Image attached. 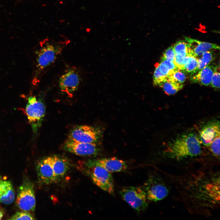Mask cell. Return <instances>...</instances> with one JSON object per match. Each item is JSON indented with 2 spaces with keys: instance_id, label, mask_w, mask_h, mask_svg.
Instances as JSON below:
<instances>
[{
  "instance_id": "obj_1",
  "label": "cell",
  "mask_w": 220,
  "mask_h": 220,
  "mask_svg": "<svg viewBox=\"0 0 220 220\" xmlns=\"http://www.w3.org/2000/svg\"><path fill=\"white\" fill-rule=\"evenodd\" d=\"M164 152L167 157L178 160L195 157L201 153V142L195 134H185L170 142Z\"/></svg>"
},
{
  "instance_id": "obj_2",
  "label": "cell",
  "mask_w": 220,
  "mask_h": 220,
  "mask_svg": "<svg viewBox=\"0 0 220 220\" xmlns=\"http://www.w3.org/2000/svg\"><path fill=\"white\" fill-rule=\"evenodd\" d=\"M84 171L93 182L102 190L114 195V181L111 173L90 160L84 163Z\"/></svg>"
},
{
  "instance_id": "obj_3",
  "label": "cell",
  "mask_w": 220,
  "mask_h": 220,
  "mask_svg": "<svg viewBox=\"0 0 220 220\" xmlns=\"http://www.w3.org/2000/svg\"><path fill=\"white\" fill-rule=\"evenodd\" d=\"M64 44H53L43 42L41 43L39 50L37 52V67L41 71L53 63L61 54Z\"/></svg>"
},
{
  "instance_id": "obj_4",
  "label": "cell",
  "mask_w": 220,
  "mask_h": 220,
  "mask_svg": "<svg viewBox=\"0 0 220 220\" xmlns=\"http://www.w3.org/2000/svg\"><path fill=\"white\" fill-rule=\"evenodd\" d=\"M142 187L147 199L151 201L161 200L166 197L169 193V188L163 179L155 174L149 175Z\"/></svg>"
},
{
  "instance_id": "obj_5",
  "label": "cell",
  "mask_w": 220,
  "mask_h": 220,
  "mask_svg": "<svg viewBox=\"0 0 220 220\" xmlns=\"http://www.w3.org/2000/svg\"><path fill=\"white\" fill-rule=\"evenodd\" d=\"M119 193L123 199L138 212L144 211L148 207L146 194L142 187H124Z\"/></svg>"
},
{
  "instance_id": "obj_6",
  "label": "cell",
  "mask_w": 220,
  "mask_h": 220,
  "mask_svg": "<svg viewBox=\"0 0 220 220\" xmlns=\"http://www.w3.org/2000/svg\"><path fill=\"white\" fill-rule=\"evenodd\" d=\"M45 107L44 104L35 96L28 98L24 112L33 130L36 132L40 127L45 116Z\"/></svg>"
},
{
  "instance_id": "obj_7",
  "label": "cell",
  "mask_w": 220,
  "mask_h": 220,
  "mask_svg": "<svg viewBox=\"0 0 220 220\" xmlns=\"http://www.w3.org/2000/svg\"><path fill=\"white\" fill-rule=\"evenodd\" d=\"M16 204L23 211L35 210L36 200L34 186L30 182H24L19 187Z\"/></svg>"
},
{
  "instance_id": "obj_8",
  "label": "cell",
  "mask_w": 220,
  "mask_h": 220,
  "mask_svg": "<svg viewBox=\"0 0 220 220\" xmlns=\"http://www.w3.org/2000/svg\"><path fill=\"white\" fill-rule=\"evenodd\" d=\"M80 81V76L77 69L73 67L66 70L59 80L61 90L69 97L73 96L77 90Z\"/></svg>"
},
{
  "instance_id": "obj_9",
  "label": "cell",
  "mask_w": 220,
  "mask_h": 220,
  "mask_svg": "<svg viewBox=\"0 0 220 220\" xmlns=\"http://www.w3.org/2000/svg\"><path fill=\"white\" fill-rule=\"evenodd\" d=\"M99 134L94 127L87 125H81L73 128L70 132L68 139L85 143H96Z\"/></svg>"
},
{
  "instance_id": "obj_10",
  "label": "cell",
  "mask_w": 220,
  "mask_h": 220,
  "mask_svg": "<svg viewBox=\"0 0 220 220\" xmlns=\"http://www.w3.org/2000/svg\"><path fill=\"white\" fill-rule=\"evenodd\" d=\"M67 151L79 156H93L98 153L99 149L96 143H85L68 139L64 144Z\"/></svg>"
},
{
  "instance_id": "obj_11",
  "label": "cell",
  "mask_w": 220,
  "mask_h": 220,
  "mask_svg": "<svg viewBox=\"0 0 220 220\" xmlns=\"http://www.w3.org/2000/svg\"><path fill=\"white\" fill-rule=\"evenodd\" d=\"M37 172L39 181L46 185L57 182L53 171L50 156L40 160L37 165Z\"/></svg>"
},
{
  "instance_id": "obj_12",
  "label": "cell",
  "mask_w": 220,
  "mask_h": 220,
  "mask_svg": "<svg viewBox=\"0 0 220 220\" xmlns=\"http://www.w3.org/2000/svg\"><path fill=\"white\" fill-rule=\"evenodd\" d=\"M184 38L187 42L189 55L196 58L207 51L220 49L219 46L216 44L201 41L187 37Z\"/></svg>"
},
{
  "instance_id": "obj_13",
  "label": "cell",
  "mask_w": 220,
  "mask_h": 220,
  "mask_svg": "<svg viewBox=\"0 0 220 220\" xmlns=\"http://www.w3.org/2000/svg\"><path fill=\"white\" fill-rule=\"evenodd\" d=\"M90 160L94 164L102 167L110 173L124 171L128 167L125 161L116 157Z\"/></svg>"
},
{
  "instance_id": "obj_14",
  "label": "cell",
  "mask_w": 220,
  "mask_h": 220,
  "mask_svg": "<svg viewBox=\"0 0 220 220\" xmlns=\"http://www.w3.org/2000/svg\"><path fill=\"white\" fill-rule=\"evenodd\" d=\"M220 130L219 122L214 121L207 123L200 132V142L208 147L215 138L220 134Z\"/></svg>"
},
{
  "instance_id": "obj_15",
  "label": "cell",
  "mask_w": 220,
  "mask_h": 220,
  "mask_svg": "<svg viewBox=\"0 0 220 220\" xmlns=\"http://www.w3.org/2000/svg\"><path fill=\"white\" fill-rule=\"evenodd\" d=\"M216 66L208 65L197 72L192 74L190 80L193 83L208 86L211 84L213 75Z\"/></svg>"
},
{
  "instance_id": "obj_16",
  "label": "cell",
  "mask_w": 220,
  "mask_h": 220,
  "mask_svg": "<svg viewBox=\"0 0 220 220\" xmlns=\"http://www.w3.org/2000/svg\"><path fill=\"white\" fill-rule=\"evenodd\" d=\"M52 167L57 182L63 178L69 168L68 160L57 155L50 156Z\"/></svg>"
},
{
  "instance_id": "obj_17",
  "label": "cell",
  "mask_w": 220,
  "mask_h": 220,
  "mask_svg": "<svg viewBox=\"0 0 220 220\" xmlns=\"http://www.w3.org/2000/svg\"><path fill=\"white\" fill-rule=\"evenodd\" d=\"M15 198L14 190L11 182L0 180V202L10 204L13 202Z\"/></svg>"
},
{
  "instance_id": "obj_18",
  "label": "cell",
  "mask_w": 220,
  "mask_h": 220,
  "mask_svg": "<svg viewBox=\"0 0 220 220\" xmlns=\"http://www.w3.org/2000/svg\"><path fill=\"white\" fill-rule=\"evenodd\" d=\"M157 86L161 87L167 95H173L181 90L183 85L173 78L170 75L166 77Z\"/></svg>"
},
{
  "instance_id": "obj_19",
  "label": "cell",
  "mask_w": 220,
  "mask_h": 220,
  "mask_svg": "<svg viewBox=\"0 0 220 220\" xmlns=\"http://www.w3.org/2000/svg\"><path fill=\"white\" fill-rule=\"evenodd\" d=\"M197 66V58L192 55L186 56L183 59L182 66L180 69L185 73L193 74L196 72Z\"/></svg>"
},
{
  "instance_id": "obj_20",
  "label": "cell",
  "mask_w": 220,
  "mask_h": 220,
  "mask_svg": "<svg viewBox=\"0 0 220 220\" xmlns=\"http://www.w3.org/2000/svg\"><path fill=\"white\" fill-rule=\"evenodd\" d=\"M156 66L160 72L166 76L171 75L179 69L174 62L166 59H161L160 62Z\"/></svg>"
},
{
  "instance_id": "obj_21",
  "label": "cell",
  "mask_w": 220,
  "mask_h": 220,
  "mask_svg": "<svg viewBox=\"0 0 220 220\" xmlns=\"http://www.w3.org/2000/svg\"><path fill=\"white\" fill-rule=\"evenodd\" d=\"M175 57L183 58L189 55L187 42L185 40H180L173 45Z\"/></svg>"
},
{
  "instance_id": "obj_22",
  "label": "cell",
  "mask_w": 220,
  "mask_h": 220,
  "mask_svg": "<svg viewBox=\"0 0 220 220\" xmlns=\"http://www.w3.org/2000/svg\"><path fill=\"white\" fill-rule=\"evenodd\" d=\"M214 59L215 56L211 50L205 52L199 58H197V66L196 72L209 65Z\"/></svg>"
},
{
  "instance_id": "obj_23",
  "label": "cell",
  "mask_w": 220,
  "mask_h": 220,
  "mask_svg": "<svg viewBox=\"0 0 220 220\" xmlns=\"http://www.w3.org/2000/svg\"><path fill=\"white\" fill-rule=\"evenodd\" d=\"M220 135L215 138L208 147L213 155L218 158L220 156Z\"/></svg>"
},
{
  "instance_id": "obj_24",
  "label": "cell",
  "mask_w": 220,
  "mask_h": 220,
  "mask_svg": "<svg viewBox=\"0 0 220 220\" xmlns=\"http://www.w3.org/2000/svg\"><path fill=\"white\" fill-rule=\"evenodd\" d=\"M211 86L215 89H218L220 88V72L219 66H216L214 72L211 82Z\"/></svg>"
},
{
  "instance_id": "obj_25",
  "label": "cell",
  "mask_w": 220,
  "mask_h": 220,
  "mask_svg": "<svg viewBox=\"0 0 220 220\" xmlns=\"http://www.w3.org/2000/svg\"><path fill=\"white\" fill-rule=\"evenodd\" d=\"M175 58V55L172 45L165 50L161 59H166L174 62Z\"/></svg>"
},
{
  "instance_id": "obj_26",
  "label": "cell",
  "mask_w": 220,
  "mask_h": 220,
  "mask_svg": "<svg viewBox=\"0 0 220 220\" xmlns=\"http://www.w3.org/2000/svg\"><path fill=\"white\" fill-rule=\"evenodd\" d=\"M10 219L12 220H34L35 218L27 211L18 212L15 214Z\"/></svg>"
},
{
  "instance_id": "obj_27",
  "label": "cell",
  "mask_w": 220,
  "mask_h": 220,
  "mask_svg": "<svg viewBox=\"0 0 220 220\" xmlns=\"http://www.w3.org/2000/svg\"><path fill=\"white\" fill-rule=\"evenodd\" d=\"M178 82L183 83L186 79L185 73L179 69H178L170 75Z\"/></svg>"
},
{
  "instance_id": "obj_28",
  "label": "cell",
  "mask_w": 220,
  "mask_h": 220,
  "mask_svg": "<svg viewBox=\"0 0 220 220\" xmlns=\"http://www.w3.org/2000/svg\"><path fill=\"white\" fill-rule=\"evenodd\" d=\"M4 215V212L2 210H0V219H1Z\"/></svg>"
}]
</instances>
